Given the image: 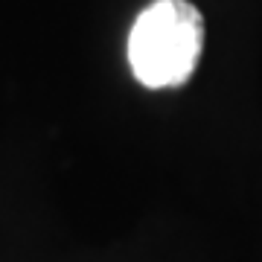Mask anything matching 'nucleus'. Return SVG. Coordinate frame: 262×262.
<instances>
[{"label": "nucleus", "instance_id": "nucleus-1", "mask_svg": "<svg viewBox=\"0 0 262 262\" xmlns=\"http://www.w3.org/2000/svg\"><path fill=\"white\" fill-rule=\"evenodd\" d=\"M204 50V20L189 0H155L137 15L128 35V64L149 88H181Z\"/></svg>", "mask_w": 262, "mask_h": 262}]
</instances>
